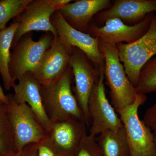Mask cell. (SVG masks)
I'll list each match as a JSON object with an SVG mask.
<instances>
[{
  "label": "cell",
  "instance_id": "cell-1",
  "mask_svg": "<svg viewBox=\"0 0 156 156\" xmlns=\"http://www.w3.org/2000/svg\"><path fill=\"white\" fill-rule=\"evenodd\" d=\"M73 78L72 69L69 66L58 80L48 84H41L43 103L51 123L75 119L86 124L85 116L72 89Z\"/></svg>",
  "mask_w": 156,
  "mask_h": 156
},
{
  "label": "cell",
  "instance_id": "cell-30",
  "mask_svg": "<svg viewBox=\"0 0 156 156\" xmlns=\"http://www.w3.org/2000/svg\"><path fill=\"white\" fill-rule=\"evenodd\" d=\"M154 14H155V18L156 19V11H155Z\"/></svg>",
  "mask_w": 156,
  "mask_h": 156
},
{
  "label": "cell",
  "instance_id": "cell-5",
  "mask_svg": "<svg viewBox=\"0 0 156 156\" xmlns=\"http://www.w3.org/2000/svg\"><path fill=\"white\" fill-rule=\"evenodd\" d=\"M6 111L14 132L16 151L26 146L38 144L47 137V132L38 121L31 109L26 103H19L13 94L7 95Z\"/></svg>",
  "mask_w": 156,
  "mask_h": 156
},
{
  "label": "cell",
  "instance_id": "cell-11",
  "mask_svg": "<svg viewBox=\"0 0 156 156\" xmlns=\"http://www.w3.org/2000/svg\"><path fill=\"white\" fill-rule=\"evenodd\" d=\"M55 11L48 0H31L22 13L13 19L14 22L19 25L14 34L11 50L23 36L33 31L51 33L54 37L58 36V32L51 21Z\"/></svg>",
  "mask_w": 156,
  "mask_h": 156
},
{
  "label": "cell",
  "instance_id": "cell-28",
  "mask_svg": "<svg viewBox=\"0 0 156 156\" xmlns=\"http://www.w3.org/2000/svg\"><path fill=\"white\" fill-rule=\"evenodd\" d=\"M22 154V150L20 151H12L5 156H21Z\"/></svg>",
  "mask_w": 156,
  "mask_h": 156
},
{
  "label": "cell",
  "instance_id": "cell-4",
  "mask_svg": "<svg viewBox=\"0 0 156 156\" xmlns=\"http://www.w3.org/2000/svg\"><path fill=\"white\" fill-rule=\"evenodd\" d=\"M145 95L137 94L133 104L116 111L126 130L130 156H156L152 132L138 116V109L146 101Z\"/></svg>",
  "mask_w": 156,
  "mask_h": 156
},
{
  "label": "cell",
  "instance_id": "cell-9",
  "mask_svg": "<svg viewBox=\"0 0 156 156\" xmlns=\"http://www.w3.org/2000/svg\"><path fill=\"white\" fill-rule=\"evenodd\" d=\"M51 21L69 54L73 48H78L86 54L95 69H104V59L99 48V38L73 28L65 20L59 11L54 12Z\"/></svg>",
  "mask_w": 156,
  "mask_h": 156
},
{
  "label": "cell",
  "instance_id": "cell-29",
  "mask_svg": "<svg viewBox=\"0 0 156 156\" xmlns=\"http://www.w3.org/2000/svg\"><path fill=\"white\" fill-rule=\"evenodd\" d=\"M3 103L2 102V101H1V100H0V107L2 106V105L3 104Z\"/></svg>",
  "mask_w": 156,
  "mask_h": 156
},
{
  "label": "cell",
  "instance_id": "cell-15",
  "mask_svg": "<svg viewBox=\"0 0 156 156\" xmlns=\"http://www.w3.org/2000/svg\"><path fill=\"white\" fill-rule=\"evenodd\" d=\"M13 88L14 99L19 103L28 105L46 132L51 122L48 118L43 103L41 84L31 73L23 75Z\"/></svg>",
  "mask_w": 156,
  "mask_h": 156
},
{
  "label": "cell",
  "instance_id": "cell-3",
  "mask_svg": "<svg viewBox=\"0 0 156 156\" xmlns=\"http://www.w3.org/2000/svg\"><path fill=\"white\" fill-rule=\"evenodd\" d=\"M54 38L51 33L42 35L34 41L31 32L23 36L12 49L9 69L13 82L18 81L27 73H35L45 53L50 48Z\"/></svg>",
  "mask_w": 156,
  "mask_h": 156
},
{
  "label": "cell",
  "instance_id": "cell-7",
  "mask_svg": "<svg viewBox=\"0 0 156 156\" xmlns=\"http://www.w3.org/2000/svg\"><path fill=\"white\" fill-rule=\"evenodd\" d=\"M104 69L95 83L88 101L91 119L89 134L96 137L104 131L123 127L120 117L106 97Z\"/></svg>",
  "mask_w": 156,
  "mask_h": 156
},
{
  "label": "cell",
  "instance_id": "cell-2",
  "mask_svg": "<svg viewBox=\"0 0 156 156\" xmlns=\"http://www.w3.org/2000/svg\"><path fill=\"white\" fill-rule=\"evenodd\" d=\"M99 43L104 59L105 83L109 88L111 104L116 111L134 103L137 93L121 63L117 45L100 39Z\"/></svg>",
  "mask_w": 156,
  "mask_h": 156
},
{
  "label": "cell",
  "instance_id": "cell-13",
  "mask_svg": "<svg viewBox=\"0 0 156 156\" xmlns=\"http://www.w3.org/2000/svg\"><path fill=\"white\" fill-rule=\"evenodd\" d=\"M156 11V0H116L110 9L96 14L92 23L99 26L107 20L117 18L127 25L133 26Z\"/></svg>",
  "mask_w": 156,
  "mask_h": 156
},
{
  "label": "cell",
  "instance_id": "cell-24",
  "mask_svg": "<svg viewBox=\"0 0 156 156\" xmlns=\"http://www.w3.org/2000/svg\"><path fill=\"white\" fill-rule=\"evenodd\" d=\"M37 156H63L58 154L48 137L38 144Z\"/></svg>",
  "mask_w": 156,
  "mask_h": 156
},
{
  "label": "cell",
  "instance_id": "cell-27",
  "mask_svg": "<svg viewBox=\"0 0 156 156\" xmlns=\"http://www.w3.org/2000/svg\"><path fill=\"white\" fill-rule=\"evenodd\" d=\"M0 100L3 102L4 104H7L8 102V97L7 95H5L3 91L2 88L0 85Z\"/></svg>",
  "mask_w": 156,
  "mask_h": 156
},
{
  "label": "cell",
  "instance_id": "cell-18",
  "mask_svg": "<svg viewBox=\"0 0 156 156\" xmlns=\"http://www.w3.org/2000/svg\"><path fill=\"white\" fill-rule=\"evenodd\" d=\"M18 25L17 23H12L0 31V75L7 91L14 88L16 84L10 76L9 66L12 41Z\"/></svg>",
  "mask_w": 156,
  "mask_h": 156
},
{
  "label": "cell",
  "instance_id": "cell-12",
  "mask_svg": "<svg viewBox=\"0 0 156 156\" xmlns=\"http://www.w3.org/2000/svg\"><path fill=\"white\" fill-rule=\"evenodd\" d=\"M86 123L68 119L51 123L47 137L55 149L63 156H73L87 134Z\"/></svg>",
  "mask_w": 156,
  "mask_h": 156
},
{
  "label": "cell",
  "instance_id": "cell-17",
  "mask_svg": "<svg viewBox=\"0 0 156 156\" xmlns=\"http://www.w3.org/2000/svg\"><path fill=\"white\" fill-rule=\"evenodd\" d=\"M96 140L103 156H130L124 126L101 133L96 137Z\"/></svg>",
  "mask_w": 156,
  "mask_h": 156
},
{
  "label": "cell",
  "instance_id": "cell-21",
  "mask_svg": "<svg viewBox=\"0 0 156 156\" xmlns=\"http://www.w3.org/2000/svg\"><path fill=\"white\" fill-rule=\"evenodd\" d=\"M31 0H0V31L11 19L22 13Z\"/></svg>",
  "mask_w": 156,
  "mask_h": 156
},
{
  "label": "cell",
  "instance_id": "cell-26",
  "mask_svg": "<svg viewBox=\"0 0 156 156\" xmlns=\"http://www.w3.org/2000/svg\"><path fill=\"white\" fill-rule=\"evenodd\" d=\"M50 6L55 11H60L64 6L73 2L71 0H48Z\"/></svg>",
  "mask_w": 156,
  "mask_h": 156
},
{
  "label": "cell",
  "instance_id": "cell-19",
  "mask_svg": "<svg viewBox=\"0 0 156 156\" xmlns=\"http://www.w3.org/2000/svg\"><path fill=\"white\" fill-rule=\"evenodd\" d=\"M135 90L137 94L143 95L156 93V56L151 58L141 68Z\"/></svg>",
  "mask_w": 156,
  "mask_h": 156
},
{
  "label": "cell",
  "instance_id": "cell-14",
  "mask_svg": "<svg viewBox=\"0 0 156 156\" xmlns=\"http://www.w3.org/2000/svg\"><path fill=\"white\" fill-rule=\"evenodd\" d=\"M70 54L58 36L54 37L51 46L45 53L34 75L41 85L61 78L69 67Z\"/></svg>",
  "mask_w": 156,
  "mask_h": 156
},
{
  "label": "cell",
  "instance_id": "cell-25",
  "mask_svg": "<svg viewBox=\"0 0 156 156\" xmlns=\"http://www.w3.org/2000/svg\"><path fill=\"white\" fill-rule=\"evenodd\" d=\"M38 144H32L25 147L22 150L21 156H37Z\"/></svg>",
  "mask_w": 156,
  "mask_h": 156
},
{
  "label": "cell",
  "instance_id": "cell-23",
  "mask_svg": "<svg viewBox=\"0 0 156 156\" xmlns=\"http://www.w3.org/2000/svg\"><path fill=\"white\" fill-rule=\"evenodd\" d=\"M143 121L152 132L156 145V102L146 110Z\"/></svg>",
  "mask_w": 156,
  "mask_h": 156
},
{
  "label": "cell",
  "instance_id": "cell-22",
  "mask_svg": "<svg viewBox=\"0 0 156 156\" xmlns=\"http://www.w3.org/2000/svg\"><path fill=\"white\" fill-rule=\"evenodd\" d=\"M73 156H103L98 145L96 137L86 134Z\"/></svg>",
  "mask_w": 156,
  "mask_h": 156
},
{
  "label": "cell",
  "instance_id": "cell-31",
  "mask_svg": "<svg viewBox=\"0 0 156 156\" xmlns=\"http://www.w3.org/2000/svg\"><path fill=\"white\" fill-rule=\"evenodd\" d=\"M0 156H1V155H0Z\"/></svg>",
  "mask_w": 156,
  "mask_h": 156
},
{
  "label": "cell",
  "instance_id": "cell-8",
  "mask_svg": "<svg viewBox=\"0 0 156 156\" xmlns=\"http://www.w3.org/2000/svg\"><path fill=\"white\" fill-rule=\"evenodd\" d=\"M87 55L78 48H73L70 54L69 66L74 79L75 96L85 116L87 128L91 125L88 101L92 89L100 74V70L91 65Z\"/></svg>",
  "mask_w": 156,
  "mask_h": 156
},
{
  "label": "cell",
  "instance_id": "cell-20",
  "mask_svg": "<svg viewBox=\"0 0 156 156\" xmlns=\"http://www.w3.org/2000/svg\"><path fill=\"white\" fill-rule=\"evenodd\" d=\"M12 151H16L14 132L3 104L0 107V155L5 156Z\"/></svg>",
  "mask_w": 156,
  "mask_h": 156
},
{
  "label": "cell",
  "instance_id": "cell-6",
  "mask_svg": "<svg viewBox=\"0 0 156 156\" xmlns=\"http://www.w3.org/2000/svg\"><path fill=\"white\" fill-rule=\"evenodd\" d=\"M119 56L131 83L137 86L143 66L156 54V19L154 14L148 30L142 37L130 43L117 44Z\"/></svg>",
  "mask_w": 156,
  "mask_h": 156
},
{
  "label": "cell",
  "instance_id": "cell-10",
  "mask_svg": "<svg viewBox=\"0 0 156 156\" xmlns=\"http://www.w3.org/2000/svg\"><path fill=\"white\" fill-rule=\"evenodd\" d=\"M154 13L147 15L144 19L135 25H127L119 18L107 20L102 26H98L90 22L87 33L95 37H98L105 41L118 44H130L135 41L147 32L150 27Z\"/></svg>",
  "mask_w": 156,
  "mask_h": 156
},
{
  "label": "cell",
  "instance_id": "cell-16",
  "mask_svg": "<svg viewBox=\"0 0 156 156\" xmlns=\"http://www.w3.org/2000/svg\"><path fill=\"white\" fill-rule=\"evenodd\" d=\"M110 0H79L60 10L65 20L73 28L87 33L90 23L98 13L109 8Z\"/></svg>",
  "mask_w": 156,
  "mask_h": 156
}]
</instances>
